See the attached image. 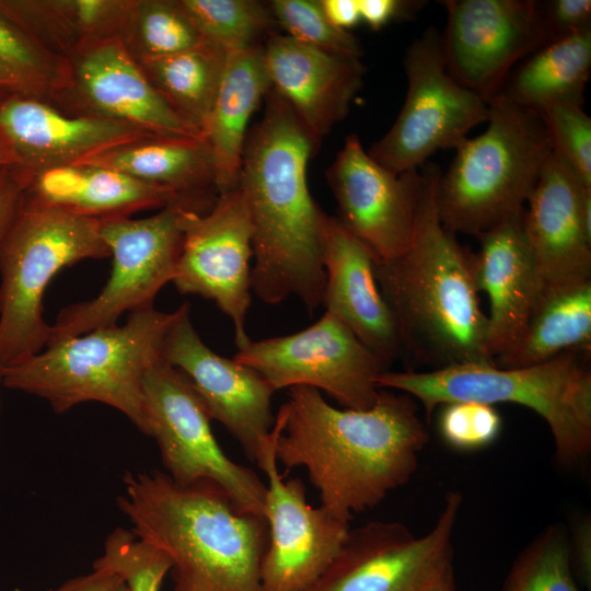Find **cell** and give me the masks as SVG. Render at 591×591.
<instances>
[{
    "instance_id": "ba28073f",
    "label": "cell",
    "mask_w": 591,
    "mask_h": 591,
    "mask_svg": "<svg viewBox=\"0 0 591 591\" xmlns=\"http://www.w3.org/2000/svg\"><path fill=\"white\" fill-rule=\"evenodd\" d=\"M101 220L23 196L0 234V364L8 368L43 350L50 335L43 298L62 268L109 257Z\"/></svg>"
},
{
    "instance_id": "5bb4252c",
    "label": "cell",
    "mask_w": 591,
    "mask_h": 591,
    "mask_svg": "<svg viewBox=\"0 0 591 591\" xmlns=\"http://www.w3.org/2000/svg\"><path fill=\"white\" fill-rule=\"evenodd\" d=\"M281 427L278 413L256 459L267 477L264 517L269 540L260 568L262 588L263 591H309L340 551L350 521L323 506L312 507L300 479H283L275 452Z\"/></svg>"
},
{
    "instance_id": "1f68e13d",
    "label": "cell",
    "mask_w": 591,
    "mask_h": 591,
    "mask_svg": "<svg viewBox=\"0 0 591 591\" xmlns=\"http://www.w3.org/2000/svg\"><path fill=\"white\" fill-rule=\"evenodd\" d=\"M0 66L20 83L23 94L54 104L70 85L69 60L59 57L0 13Z\"/></svg>"
},
{
    "instance_id": "4dcf8cb0",
    "label": "cell",
    "mask_w": 591,
    "mask_h": 591,
    "mask_svg": "<svg viewBox=\"0 0 591 591\" xmlns=\"http://www.w3.org/2000/svg\"><path fill=\"white\" fill-rule=\"evenodd\" d=\"M202 38L179 0H135L119 37L137 61L184 51Z\"/></svg>"
},
{
    "instance_id": "74e56055",
    "label": "cell",
    "mask_w": 591,
    "mask_h": 591,
    "mask_svg": "<svg viewBox=\"0 0 591 591\" xmlns=\"http://www.w3.org/2000/svg\"><path fill=\"white\" fill-rule=\"evenodd\" d=\"M438 430L450 448L461 452L478 451L499 437L502 420L493 405L478 402H452L441 405Z\"/></svg>"
},
{
    "instance_id": "603a6c76",
    "label": "cell",
    "mask_w": 591,
    "mask_h": 591,
    "mask_svg": "<svg viewBox=\"0 0 591 591\" xmlns=\"http://www.w3.org/2000/svg\"><path fill=\"white\" fill-rule=\"evenodd\" d=\"M325 270L323 304L389 366L403 357L395 317L374 273V256L335 217L325 213L322 229Z\"/></svg>"
},
{
    "instance_id": "8d00e7d4",
    "label": "cell",
    "mask_w": 591,
    "mask_h": 591,
    "mask_svg": "<svg viewBox=\"0 0 591 591\" xmlns=\"http://www.w3.org/2000/svg\"><path fill=\"white\" fill-rule=\"evenodd\" d=\"M551 136L553 152L591 188V118L582 101L558 102L540 112Z\"/></svg>"
},
{
    "instance_id": "4316f807",
    "label": "cell",
    "mask_w": 591,
    "mask_h": 591,
    "mask_svg": "<svg viewBox=\"0 0 591 591\" xmlns=\"http://www.w3.org/2000/svg\"><path fill=\"white\" fill-rule=\"evenodd\" d=\"M76 164L119 171L142 182L170 188L207 209L218 197L212 152L205 138L150 136Z\"/></svg>"
},
{
    "instance_id": "f1b7e54d",
    "label": "cell",
    "mask_w": 591,
    "mask_h": 591,
    "mask_svg": "<svg viewBox=\"0 0 591 591\" xmlns=\"http://www.w3.org/2000/svg\"><path fill=\"white\" fill-rule=\"evenodd\" d=\"M591 72V30L545 43L508 77L501 91L540 113L551 104L582 101Z\"/></svg>"
},
{
    "instance_id": "ac0fdd59",
    "label": "cell",
    "mask_w": 591,
    "mask_h": 591,
    "mask_svg": "<svg viewBox=\"0 0 591 591\" xmlns=\"http://www.w3.org/2000/svg\"><path fill=\"white\" fill-rule=\"evenodd\" d=\"M175 311L162 359L188 379L211 419L223 425L256 462L275 424L274 389L252 368L211 350L195 329L187 302Z\"/></svg>"
},
{
    "instance_id": "ab89813d",
    "label": "cell",
    "mask_w": 591,
    "mask_h": 591,
    "mask_svg": "<svg viewBox=\"0 0 591 591\" xmlns=\"http://www.w3.org/2000/svg\"><path fill=\"white\" fill-rule=\"evenodd\" d=\"M360 19L371 30L379 31L390 22L410 18L421 7V1L358 0Z\"/></svg>"
},
{
    "instance_id": "d6a6232c",
    "label": "cell",
    "mask_w": 591,
    "mask_h": 591,
    "mask_svg": "<svg viewBox=\"0 0 591 591\" xmlns=\"http://www.w3.org/2000/svg\"><path fill=\"white\" fill-rule=\"evenodd\" d=\"M201 36L228 51L258 45L277 24L268 4L255 0H179Z\"/></svg>"
},
{
    "instance_id": "484cf974",
    "label": "cell",
    "mask_w": 591,
    "mask_h": 591,
    "mask_svg": "<svg viewBox=\"0 0 591 591\" xmlns=\"http://www.w3.org/2000/svg\"><path fill=\"white\" fill-rule=\"evenodd\" d=\"M271 84L263 45L230 50L204 128L215 164L218 195L237 187L248 121Z\"/></svg>"
},
{
    "instance_id": "ee69618b",
    "label": "cell",
    "mask_w": 591,
    "mask_h": 591,
    "mask_svg": "<svg viewBox=\"0 0 591 591\" xmlns=\"http://www.w3.org/2000/svg\"><path fill=\"white\" fill-rule=\"evenodd\" d=\"M324 14L337 28L347 31L360 19L358 0H320Z\"/></svg>"
},
{
    "instance_id": "60d3db41",
    "label": "cell",
    "mask_w": 591,
    "mask_h": 591,
    "mask_svg": "<svg viewBox=\"0 0 591 591\" xmlns=\"http://www.w3.org/2000/svg\"><path fill=\"white\" fill-rule=\"evenodd\" d=\"M569 538L571 564L575 576L583 586H591V521L590 517H576Z\"/></svg>"
},
{
    "instance_id": "bcb514c9",
    "label": "cell",
    "mask_w": 591,
    "mask_h": 591,
    "mask_svg": "<svg viewBox=\"0 0 591 591\" xmlns=\"http://www.w3.org/2000/svg\"><path fill=\"white\" fill-rule=\"evenodd\" d=\"M12 93L23 94L22 88L18 80L0 66V102Z\"/></svg>"
},
{
    "instance_id": "e575fe53",
    "label": "cell",
    "mask_w": 591,
    "mask_h": 591,
    "mask_svg": "<svg viewBox=\"0 0 591 591\" xmlns=\"http://www.w3.org/2000/svg\"><path fill=\"white\" fill-rule=\"evenodd\" d=\"M93 566L119 575L128 591H160L171 570V563L164 553L121 528L108 534L104 552Z\"/></svg>"
},
{
    "instance_id": "d590c367",
    "label": "cell",
    "mask_w": 591,
    "mask_h": 591,
    "mask_svg": "<svg viewBox=\"0 0 591 591\" xmlns=\"http://www.w3.org/2000/svg\"><path fill=\"white\" fill-rule=\"evenodd\" d=\"M268 5L289 37L332 54L358 58L363 54L354 34L328 21L320 0H274Z\"/></svg>"
},
{
    "instance_id": "7c38bea8",
    "label": "cell",
    "mask_w": 591,
    "mask_h": 591,
    "mask_svg": "<svg viewBox=\"0 0 591 591\" xmlns=\"http://www.w3.org/2000/svg\"><path fill=\"white\" fill-rule=\"evenodd\" d=\"M233 359L259 373L275 392L310 386L357 410L374 405L381 391L376 379L390 367L328 311L297 333L251 340Z\"/></svg>"
},
{
    "instance_id": "f35d334b",
    "label": "cell",
    "mask_w": 591,
    "mask_h": 591,
    "mask_svg": "<svg viewBox=\"0 0 591 591\" xmlns=\"http://www.w3.org/2000/svg\"><path fill=\"white\" fill-rule=\"evenodd\" d=\"M548 42L591 30V0L538 2Z\"/></svg>"
},
{
    "instance_id": "2e32d148",
    "label": "cell",
    "mask_w": 591,
    "mask_h": 591,
    "mask_svg": "<svg viewBox=\"0 0 591 591\" xmlns=\"http://www.w3.org/2000/svg\"><path fill=\"white\" fill-rule=\"evenodd\" d=\"M253 257V227L236 187L219 194L206 213L192 216L172 281L179 293L212 301L231 320L237 349L252 340L245 323Z\"/></svg>"
},
{
    "instance_id": "7a4b0ae2",
    "label": "cell",
    "mask_w": 591,
    "mask_h": 591,
    "mask_svg": "<svg viewBox=\"0 0 591 591\" xmlns=\"http://www.w3.org/2000/svg\"><path fill=\"white\" fill-rule=\"evenodd\" d=\"M247 132L237 187L253 227L252 292L268 304L294 296L312 313L323 304L325 212L313 199L306 167L318 141L273 89Z\"/></svg>"
},
{
    "instance_id": "30bf717a",
    "label": "cell",
    "mask_w": 591,
    "mask_h": 591,
    "mask_svg": "<svg viewBox=\"0 0 591 591\" xmlns=\"http://www.w3.org/2000/svg\"><path fill=\"white\" fill-rule=\"evenodd\" d=\"M404 68V105L389 131L368 150L395 174L420 170L438 150L459 148L471 129L488 117V103L447 70L436 28L413 40Z\"/></svg>"
},
{
    "instance_id": "6da1fadb",
    "label": "cell",
    "mask_w": 591,
    "mask_h": 591,
    "mask_svg": "<svg viewBox=\"0 0 591 591\" xmlns=\"http://www.w3.org/2000/svg\"><path fill=\"white\" fill-rule=\"evenodd\" d=\"M416 402L381 389L371 408L339 409L316 389L291 387L278 412L277 462L304 467L321 506L350 521L414 475L429 440Z\"/></svg>"
},
{
    "instance_id": "5b68a950",
    "label": "cell",
    "mask_w": 591,
    "mask_h": 591,
    "mask_svg": "<svg viewBox=\"0 0 591 591\" xmlns=\"http://www.w3.org/2000/svg\"><path fill=\"white\" fill-rule=\"evenodd\" d=\"M176 311L153 308L129 313L123 325L56 340L3 369V386L45 399L56 413L99 402L124 414L144 433L143 380L162 358Z\"/></svg>"
},
{
    "instance_id": "f6af8a7d",
    "label": "cell",
    "mask_w": 591,
    "mask_h": 591,
    "mask_svg": "<svg viewBox=\"0 0 591 591\" xmlns=\"http://www.w3.org/2000/svg\"><path fill=\"white\" fill-rule=\"evenodd\" d=\"M420 591H455L453 567L448 568Z\"/></svg>"
},
{
    "instance_id": "d4e9b609",
    "label": "cell",
    "mask_w": 591,
    "mask_h": 591,
    "mask_svg": "<svg viewBox=\"0 0 591 591\" xmlns=\"http://www.w3.org/2000/svg\"><path fill=\"white\" fill-rule=\"evenodd\" d=\"M23 172L26 177L25 196L97 220L129 217L134 212L161 209L174 202L189 204L202 212L209 210L170 188L107 167L70 164Z\"/></svg>"
},
{
    "instance_id": "836d02e7",
    "label": "cell",
    "mask_w": 591,
    "mask_h": 591,
    "mask_svg": "<svg viewBox=\"0 0 591 591\" xmlns=\"http://www.w3.org/2000/svg\"><path fill=\"white\" fill-rule=\"evenodd\" d=\"M502 591H581L563 524L548 525L519 554Z\"/></svg>"
},
{
    "instance_id": "44dd1931",
    "label": "cell",
    "mask_w": 591,
    "mask_h": 591,
    "mask_svg": "<svg viewBox=\"0 0 591 591\" xmlns=\"http://www.w3.org/2000/svg\"><path fill=\"white\" fill-rule=\"evenodd\" d=\"M0 135L33 173L76 164L117 146L155 136L124 121L69 114L51 103L22 93L0 102Z\"/></svg>"
},
{
    "instance_id": "681fc988",
    "label": "cell",
    "mask_w": 591,
    "mask_h": 591,
    "mask_svg": "<svg viewBox=\"0 0 591 591\" xmlns=\"http://www.w3.org/2000/svg\"><path fill=\"white\" fill-rule=\"evenodd\" d=\"M5 170V169H4ZM3 171V170H0V172Z\"/></svg>"
},
{
    "instance_id": "f546056e",
    "label": "cell",
    "mask_w": 591,
    "mask_h": 591,
    "mask_svg": "<svg viewBox=\"0 0 591 591\" xmlns=\"http://www.w3.org/2000/svg\"><path fill=\"white\" fill-rule=\"evenodd\" d=\"M227 55L221 45L202 38L184 51L137 62L170 107L204 136Z\"/></svg>"
},
{
    "instance_id": "cb8c5ba5",
    "label": "cell",
    "mask_w": 591,
    "mask_h": 591,
    "mask_svg": "<svg viewBox=\"0 0 591 591\" xmlns=\"http://www.w3.org/2000/svg\"><path fill=\"white\" fill-rule=\"evenodd\" d=\"M523 212L524 208L476 236L475 281L489 301L487 346L494 361L519 339L542 298Z\"/></svg>"
},
{
    "instance_id": "b9f144b4",
    "label": "cell",
    "mask_w": 591,
    "mask_h": 591,
    "mask_svg": "<svg viewBox=\"0 0 591 591\" xmlns=\"http://www.w3.org/2000/svg\"><path fill=\"white\" fill-rule=\"evenodd\" d=\"M26 177L19 167L0 172V234L7 228L24 196Z\"/></svg>"
},
{
    "instance_id": "9c48e42d",
    "label": "cell",
    "mask_w": 591,
    "mask_h": 591,
    "mask_svg": "<svg viewBox=\"0 0 591 591\" xmlns=\"http://www.w3.org/2000/svg\"><path fill=\"white\" fill-rule=\"evenodd\" d=\"M206 213L174 202L143 219L101 220V235L112 257L109 278L91 300L62 309L50 324L47 344L115 325L126 312L153 308L159 291L172 282L189 219Z\"/></svg>"
},
{
    "instance_id": "7402d4cb",
    "label": "cell",
    "mask_w": 591,
    "mask_h": 591,
    "mask_svg": "<svg viewBox=\"0 0 591 591\" xmlns=\"http://www.w3.org/2000/svg\"><path fill=\"white\" fill-rule=\"evenodd\" d=\"M271 88L321 142L349 113L363 84L360 58L337 55L274 33L263 43Z\"/></svg>"
},
{
    "instance_id": "8992f818",
    "label": "cell",
    "mask_w": 591,
    "mask_h": 591,
    "mask_svg": "<svg viewBox=\"0 0 591 591\" xmlns=\"http://www.w3.org/2000/svg\"><path fill=\"white\" fill-rule=\"evenodd\" d=\"M589 352L570 351L542 363L501 368L463 363L434 370L381 373L380 389L403 392L418 401L427 421L452 402L488 405L512 403L535 412L551 430L555 457L564 467L587 462L591 452V370Z\"/></svg>"
},
{
    "instance_id": "3957f363",
    "label": "cell",
    "mask_w": 591,
    "mask_h": 591,
    "mask_svg": "<svg viewBox=\"0 0 591 591\" xmlns=\"http://www.w3.org/2000/svg\"><path fill=\"white\" fill-rule=\"evenodd\" d=\"M420 172L407 250L390 260L374 258L375 278L395 317L403 356L428 370L495 363L476 288L474 253L440 220L436 199L440 166L428 162Z\"/></svg>"
},
{
    "instance_id": "e0dca14e",
    "label": "cell",
    "mask_w": 591,
    "mask_h": 591,
    "mask_svg": "<svg viewBox=\"0 0 591 591\" xmlns=\"http://www.w3.org/2000/svg\"><path fill=\"white\" fill-rule=\"evenodd\" d=\"M337 204L338 222L373 254L390 260L412 240L422 176L420 170L395 174L348 135L326 171Z\"/></svg>"
},
{
    "instance_id": "83f0119b",
    "label": "cell",
    "mask_w": 591,
    "mask_h": 591,
    "mask_svg": "<svg viewBox=\"0 0 591 591\" xmlns=\"http://www.w3.org/2000/svg\"><path fill=\"white\" fill-rule=\"evenodd\" d=\"M591 349V280L542 294L519 339L495 363L528 367Z\"/></svg>"
},
{
    "instance_id": "277c9868",
    "label": "cell",
    "mask_w": 591,
    "mask_h": 591,
    "mask_svg": "<svg viewBox=\"0 0 591 591\" xmlns=\"http://www.w3.org/2000/svg\"><path fill=\"white\" fill-rule=\"evenodd\" d=\"M117 503L131 532L167 556L173 591H263L266 519L240 510L218 484L128 472Z\"/></svg>"
},
{
    "instance_id": "4fadbf2b",
    "label": "cell",
    "mask_w": 591,
    "mask_h": 591,
    "mask_svg": "<svg viewBox=\"0 0 591 591\" xmlns=\"http://www.w3.org/2000/svg\"><path fill=\"white\" fill-rule=\"evenodd\" d=\"M462 501L457 491L448 493L437 522L421 536L399 522L350 529L309 591H420L452 567V534Z\"/></svg>"
},
{
    "instance_id": "9a60e30c",
    "label": "cell",
    "mask_w": 591,
    "mask_h": 591,
    "mask_svg": "<svg viewBox=\"0 0 591 591\" xmlns=\"http://www.w3.org/2000/svg\"><path fill=\"white\" fill-rule=\"evenodd\" d=\"M441 33L449 73L487 103L512 68L548 42L535 0H444Z\"/></svg>"
},
{
    "instance_id": "52a82bcc",
    "label": "cell",
    "mask_w": 591,
    "mask_h": 591,
    "mask_svg": "<svg viewBox=\"0 0 591 591\" xmlns=\"http://www.w3.org/2000/svg\"><path fill=\"white\" fill-rule=\"evenodd\" d=\"M487 124L437 183L440 220L454 234L477 236L522 210L553 152L541 114L501 94L488 103Z\"/></svg>"
},
{
    "instance_id": "c3c4849f",
    "label": "cell",
    "mask_w": 591,
    "mask_h": 591,
    "mask_svg": "<svg viewBox=\"0 0 591 591\" xmlns=\"http://www.w3.org/2000/svg\"><path fill=\"white\" fill-rule=\"evenodd\" d=\"M3 368L2 366L0 364V387L3 386Z\"/></svg>"
},
{
    "instance_id": "7bdbcfd3",
    "label": "cell",
    "mask_w": 591,
    "mask_h": 591,
    "mask_svg": "<svg viewBox=\"0 0 591 591\" xmlns=\"http://www.w3.org/2000/svg\"><path fill=\"white\" fill-rule=\"evenodd\" d=\"M47 591H128V588L116 572L93 566L91 572L71 578Z\"/></svg>"
},
{
    "instance_id": "d6986e66",
    "label": "cell",
    "mask_w": 591,
    "mask_h": 591,
    "mask_svg": "<svg viewBox=\"0 0 591 591\" xmlns=\"http://www.w3.org/2000/svg\"><path fill=\"white\" fill-rule=\"evenodd\" d=\"M69 62L70 85L53 104L61 111L112 118L155 136L205 138L170 107L119 38L91 43Z\"/></svg>"
},
{
    "instance_id": "8fae6325",
    "label": "cell",
    "mask_w": 591,
    "mask_h": 591,
    "mask_svg": "<svg viewBox=\"0 0 591 591\" xmlns=\"http://www.w3.org/2000/svg\"><path fill=\"white\" fill-rule=\"evenodd\" d=\"M143 396L144 434L157 441L166 474L179 485L211 480L240 510L264 517L266 484L223 452L188 379L161 358L146 373Z\"/></svg>"
},
{
    "instance_id": "ffe728a7",
    "label": "cell",
    "mask_w": 591,
    "mask_h": 591,
    "mask_svg": "<svg viewBox=\"0 0 591 591\" xmlns=\"http://www.w3.org/2000/svg\"><path fill=\"white\" fill-rule=\"evenodd\" d=\"M524 207L542 294L591 280V188L552 152Z\"/></svg>"
},
{
    "instance_id": "7dc6e473",
    "label": "cell",
    "mask_w": 591,
    "mask_h": 591,
    "mask_svg": "<svg viewBox=\"0 0 591 591\" xmlns=\"http://www.w3.org/2000/svg\"><path fill=\"white\" fill-rule=\"evenodd\" d=\"M19 161L7 140L0 135V170L16 167Z\"/></svg>"
}]
</instances>
